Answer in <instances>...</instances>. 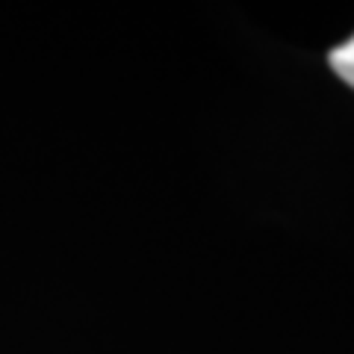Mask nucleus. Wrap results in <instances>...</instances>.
Segmentation results:
<instances>
[{
	"label": "nucleus",
	"mask_w": 354,
	"mask_h": 354,
	"mask_svg": "<svg viewBox=\"0 0 354 354\" xmlns=\"http://www.w3.org/2000/svg\"><path fill=\"white\" fill-rule=\"evenodd\" d=\"M328 65L334 68V74L342 83H348L354 88V36L337 44V48L328 53Z\"/></svg>",
	"instance_id": "obj_1"
}]
</instances>
